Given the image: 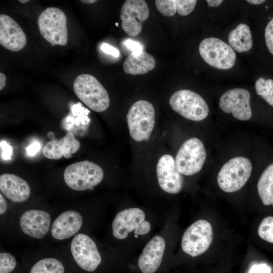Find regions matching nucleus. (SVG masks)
Here are the masks:
<instances>
[{
    "label": "nucleus",
    "instance_id": "1",
    "mask_svg": "<svg viewBox=\"0 0 273 273\" xmlns=\"http://www.w3.org/2000/svg\"><path fill=\"white\" fill-rule=\"evenodd\" d=\"M131 138L140 142L149 139L155 122V110L149 102L141 100L135 102L126 115Z\"/></svg>",
    "mask_w": 273,
    "mask_h": 273
},
{
    "label": "nucleus",
    "instance_id": "2",
    "mask_svg": "<svg viewBox=\"0 0 273 273\" xmlns=\"http://www.w3.org/2000/svg\"><path fill=\"white\" fill-rule=\"evenodd\" d=\"M73 89L77 97L92 110L101 112L109 106V94L94 76L82 74L77 76L73 83Z\"/></svg>",
    "mask_w": 273,
    "mask_h": 273
},
{
    "label": "nucleus",
    "instance_id": "3",
    "mask_svg": "<svg viewBox=\"0 0 273 273\" xmlns=\"http://www.w3.org/2000/svg\"><path fill=\"white\" fill-rule=\"evenodd\" d=\"M252 165L250 160L245 157L232 158L219 170L217 177L220 189L226 193L240 190L250 177Z\"/></svg>",
    "mask_w": 273,
    "mask_h": 273
},
{
    "label": "nucleus",
    "instance_id": "4",
    "mask_svg": "<svg viewBox=\"0 0 273 273\" xmlns=\"http://www.w3.org/2000/svg\"><path fill=\"white\" fill-rule=\"evenodd\" d=\"M37 24L41 35L52 46L67 44V18L62 10L56 7L47 8L39 15Z\"/></svg>",
    "mask_w": 273,
    "mask_h": 273
},
{
    "label": "nucleus",
    "instance_id": "5",
    "mask_svg": "<svg viewBox=\"0 0 273 273\" xmlns=\"http://www.w3.org/2000/svg\"><path fill=\"white\" fill-rule=\"evenodd\" d=\"M63 175L65 183L70 188L84 191L100 183L104 177V172L98 164L85 160L68 166Z\"/></svg>",
    "mask_w": 273,
    "mask_h": 273
},
{
    "label": "nucleus",
    "instance_id": "6",
    "mask_svg": "<svg viewBox=\"0 0 273 273\" xmlns=\"http://www.w3.org/2000/svg\"><path fill=\"white\" fill-rule=\"evenodd\" d=\"M169 106L183 117L195 121L205 119L209 112L208 106L198 94L189 89L174 92L169 100Z\"/></svg>",
    "mask_w": 273,
    "mask_h": 273
},
{
    "label": "nucleus",
    "instance_id": "7",
    "mask_svg": "<svg viewBox=\"0 0 273 273\" xmlns=\"http://www.w3.org/2000/svg\"><path fill=\"white\" fill-rule=\"evenodd\" d=\"M144 211L139 208H130L118 212L112 224V234L115 238L124 239L134 232L135 237L144 235L151 230V224L145 219Z\"/></svg>",
    "mask_w": 273,
    "mask_h": 273
},
{
    "label": "nucleus",
    "instance_id": "8",
    "mask_svg": "<svg viewBox=\"0 0 273 273\" xmlns=\"http://www.w3.org/2000/svg\"><path fill=\"white\" fill-rule=\"evenodd\" d=\"M206 158V151L202 142L197 138H192L179 148L175 162L181 174L192 175L201 170Z\"/></svg>",
    "mask_w": 273,
    "mask_h": 273
},
{
    "label": "nucleus",
    "instance_id": "9",
    "mask_svg": "<svg viewBox=\"0 0 273 273\" xmlns=\"http://www.w3.org/2000/svg\"><path fill=\"white\" fill-rule=\"evenodd\" d=\"M199 51L206 63L217 69H229L236 62V55L233 48L217 38L203 39L199 44Z\"/></svg>",
    "mask_w": 273,
    "mask_h": 273
},
{
    "label": "nucleus",
    "instance_id": "10",
    "mask_svg": "<svg viewBox=\"0 0 273 273\" xmlns=\"http://www.w3.org/2000/svg\"><path fill=\"white\" fill-rule=\"evenodd\" d=\"M213 239L211 224L204 219L198 220L190 225L184 233L181 248L192 257L204 253L210 246Z\"/></svg>",
    "mask_w": 273,
    "mask_h": 273
},
{
    "label": "nucleus",
    "instance_id": "11",
    "mask_svg": "<svg viewBox=\"0 0 273 273\" xmlns=\"http://www.w3.org/2000/svg\"><path fill=\"white\" fill-rule=\"evenodd\" d=\"M71 251L76 264L87 271L95 270L102 261L95 242L85 234L75 236L70 245Z\"/></svg>",
    "mask_w": 273,
    "mask_h": 273
},
{
    "label": "nucleus",
    "instance_id": "12",
    "mask_svg": "<svg viewBox=\"0 0 273 273\" xmlns=\"http://www.w3.org/2000/svg\"><path fill=\"white\" fill-rule=\"evenodd\" d=\"M149 16L148 6L144 0H126L121 11V27L128 35L135 36L142 29V24Z\"/></svg>",
    "mask_w": 273,
    "mask_h": 273
},
{
    "label": "nucleus",
    "instance_id": "13",
    "mask_svg": "<svg viewBox=\"0 0 273 273\" xmlns=\"http://www.w3.org/2000/svg\"><path fill=\"white\" fill-rule=\"evenodd\" d=\"M249 92L242 88H235L225 92L219 101L220 109L226 113H232L239 120H248L252 116Z\"/></svg>",
    "mask_w": 273,
    "mask_h": 273
},
{
    "label": "nucleus",
    "instance_id": "14",
    "mask_svg": "<svg viewBox=\"0 0 273 273\" xmlns=\"http://www.w3.org/2000/svg\"><path fill=\"white\" fill-rule=\"evenodd\" d=\"M156 173L159 185L165 192L174 194L181 190L184 178L171 155L165 154L159 158L156 166Z\"/></svg>",
    "mask_w": 273,
    "mask_h": 273
},
{
    "label": "nucleus",
    "instance_id": "15",
    "mask_svg": "<svg viewBox=\"0 0 273 273\" xmlns=\"http://www.w3.org/2000/svg\"><path fill=\"white\" fill-rule=\"evenodd\" d=\"M26 36L20 25L6 14L0 15V44L7 49L17 52L26 44Z\"/></svg>",
    "mask_w": 273,
    "mask_h": 273
},
{
    "label": "nucleus",
    "instance_id": "16",
    "mask_svg": "<svg viewBox=\"0 0 273 273\" xmlns=\"http://www.w3.org/2000/svg\"><path fill=\"white\" fill-rule=\"evenodd\" d=\"M165 248V240L155 236L146 244L138 259V266L143 273H154L160 266Z\"/></svg>",
    "mask_w": 273,
    "mask_h": 273
},
{
    "label": "nucleus",
    "instance_id": "17",
    "mask_svg": "<svg viewBox=\"0 0 273 273\" xmlns=\"http://www.w3.org/2000/svg\"><path fill=\"white\" fill-rule=\"evenodd\" d=\"M50 224L49 213L40 210H28L22 214L20 219L23 232L36 239L44 237L50 229Z\"/></svg>",
    "mask_w": 273,
    "mask_h": 273
},
{
    "label": "nucleus",
    "instance_id": "18",
    "mask_svg": "<svg viewBox=\"0 0 273 273\" xmlns=\"http://www.w3.org/2000/svg\"><path fill=\"white\" fill-rule=\"evenodd\" d=\"M82 224L81 215L75 210H70L59 215L52 224L51 233L57 240H62L76 234Z\"/></svg>",
    "mask_w": 273,
    "mask_h": 273
},
{
    "label": "nucleus",
    "instance_id": "19",
    "mask_svg": "<svg viewBox=\"0 0 273 273\" xmlns=\"http://www.w3.org/2000/svg\"><path fill=\"white\" fill-rule=\"evenodd\" d=\"M80 146V142L73 133L69 131L60 139H54L47 142L42 149V154L50 159L58 160L62 157L68 159L78 150Z\"/></svg>",
    "mask_w": 273,
    "mask_h": 273
},
{
    "label": "nucleus",
    "instance_id": "20",
    "mask_svg": "<svg viewBox=\"0 0 273 273\" xmlns=\"http://www.w3.org/2000/svg\"><path fill=\"white\" fill-rule=\"evenodd\" d=\"M0 190L6 197L16 203L25 202L30 195L28 183L20 176L11 173L1 175Z\"/></svg>",
    "mask_w": 273,
    "mask_h": 273
},
{
    "label": "nucleus",
    "instance_id": "21",
    "mask_svg": "<svg viewBox=\"0 0 273 273\" xmlns=\"http://www.w3.org/2000/svg\"><path fill=\"white\" fill-rule=\"evenodd\" d=\"M155 65L156 61L154 57L143 51L139 53H131L124 60L123 69L126 73L139 75L151 71Z\"/></svg>",
    "mask_w": 273,
    "mask_h": 273
},
{
    "label": "nucleus",
    "instance_id": "22",
    "mask_svg": "<svg viewBox=\"0 0 273 273\" xmlns=\"http://www.w3.org/2000/svg\"><path fill=\"white\" fill-rule=\"evenodd\" d=\"M228 41L233 49L238 53L249 51L253 44L249 27L244 23L239 24L230 32Z\"/></svg>",
    "mask_w": 273,
    "mask_h": 273
},
{
    "label": "nucleus",
    "instance_id": "23",
    "mask_svg": "<svg viewBox=\"0 0 273 273\" xmlns=\"http://www.w3.org/2000/svg\"><path fill=\"white\" fill-rule=\"evenodd\" d=\"M257 191L264 205L273 204V163L268 165L261 174L257 183Z\"/></svg>",
    "mask_w": 273,
    "mask_h": 273
},
{
    "label": "nucleus",
    "instance_id": "24",
    "mask_svg": "<svg viewBox=\"0 0 273 273\" xmlns=\"http://www.w3.org/2000/svg\"><path fill=\"white\" fill-rule=\"evenodd\" d=\"M64 267L59 260L54 258H45L36 262L29 273H64Z\"/></svg>",
    "mask_w": 273,
    "mask_h": 273
},
{
    "label": "nucleus",
    "instance_id": "25",
    "mask_svg": "<svg viewBox=\"0 0 273 273\" xmlns=\"http://www.w3.org/2000/svg\"><path fill=\"white\" fill-rule=\"evenodd\" d=\"M255 88L257 94L273 107V79L260 77L255 82Z\"/></svg>",
    "mask_w": 273,
    "mask_h": 273
},
{
    "label": "nucleus",
    "instance_id": "26",
    "mask_svg": "<svg viewBox=\"0 0 273 273\" xmlns=\"http://www.w3.org/2000/svg\"><path fill=\"white\" fill-rule=\"evenodd\" d=\"M258 234L263 240L273 243V217H265L258 228Z\"/></svg>",
    "mask_w": 273,
    "mask_h": 273
},
{
    "label": "nucleus",
    "instance_id": "27",
    "mask_svg": "<svg viewBox=\"0 0 273 273\" xmlns=\"http://www.w3.org/2000/svg\"><path fill=\"white\" fill-rule=\"evenodd\" d=\"M155 3L158 11L165 16H172L177 11L175 0H156Z\"/></svg>",
    "mask_w": 273,
    "mask_h": 273
},
{
    "label": "nucleus",
    "instance_id": "28",
    "mask_svg": "<svg viewBox=\"0 0 273 273\" xmlns=\"http://www.w3.org/2000/svg\"><path fill=\"white\" fill-rule=\"evenodd\" d=\"M16 265L15 257L9 253H0V273H10Z\"/></svg>",
    "mask_w": 273,
    "mask_h": 273
},
{
    "label": "nucleus",
    "instance_id": "29",
    "mask_svg": "<svg viewBox=\"0 0 273 273\" xmlns=\"http://www.w3.org/2000/svg\"><path fill=\"white\" fill-rule=\"evenodd\" d=\"M177 12L181 16L189 15L194 9L196 0H175Z\"/></svg>",
    "mask_w": 273,
    "mask_h": 273
},
{
    "label": "nucleus",
    "instance_id": "30",
    "mask_svg": "<svg viewBox=\"0 0 273 273\" xmlns=\"http://www.w3.org/2000/svg\"><path fill=\"white\" fill-rule=\"evenodd\" d=\"M264 37L266 47L273 55V18L266 26Z\"/></svg>",
    "mask_w": 273,
    "mask_h": 273
},
{
    "label": "nucleus",
    "instance_id": "31",
    "mask_svg": "<svg viewBox=\"0 0 273 273\" xmlns=\"http://www.w3.org/2000/svg\"><path fill=\"white\" fill-rule=\"evenodd\" d=\"M1 156L4 160H10L13 154V147L5 141H1Z\"/></svg>",
    "mask_w": 273,
    "mask_h": 273
},
{
    "label": "nucleus",
    "instance_id": "32",
    "mask_svg": "<svg viewBox=\"0 0 273 273\" xmlns=\"http://www.w3.org/2000/svg\"><path fill=\"white\" fill-rule=\"evenodd\" d=\"M123 44L127 49L131 51V53H139L143 51V46L139 41L127 39L123 41Z\"/></svg>",
    "mask_w": 273,
    "mask_h": 273
},
{
    "label": "nucleus",
    "instance_id": "33",
    "mask_svg": "<svg viewBox=\"0 0 273 273\" xmlns=\"http://www.w3.org/2000/svg\"><path fill=\"white\" fill-rule=\"evenodd\" d=\"M271 267L266 263L255 264L253 265L248 273H271Z\"/></svg>",
    "mask_w": 273,
    "mask_h": 273
},
{
    "label": "nucleus",
    "instance_id": "34",
    "mask_svg": "<svg viewBox=\"0 0 273 273\" xmlns=\"http://www.w3.org/2000/svg\"><path fill=\"white\" fill-rule=\"evenodd\" d=\"M102 51L107 54L112 55L115 57L120 56L118 50L107 43H103L101 46Z\"/></svg>",
    "mask_w": 273,
    "mask_h": 273
},
{
    "label": "nucleus",
    "instance_id": "35",
    "mask_svg": "<svg viewBox=\"0 0 273 273\" xmlns=\"http://www.w3.org/2000/svg\"><path fill=\"white\" fill-rule=\"evenodd\" d=\"M40 147V144L38 142L35 141L26 148V151L28 155L33 156L39 151Z\"/></svg>",
    "mask_w": 273,
    "mask_h": 273
},
{
    "label": "nucleus",
    "instance_id": "36",
    "mask_svg": "<svg viewBox=\"0 0 273 273\" xmlns=\"http://www.w3.org/2000/svg\"><path fill=\"white\" fill-rule=\"evenodd\" d=\"M0 214L2 215L6 211L7 209V204L6 201L2 194H0Z\"/></svg>",
    "mask_w": 273,
    "mask_h": 273
},
{
    "label": "nucleus",
    "instance_id": "37",
    "mask_svg": "<svg viewBox=\"0 0 273 273\" xmlns=\"http://www.w3.org/2000/svg\"><path fill=\"white\" fill-rule=\"evenodd\" d=\"M208 6L210 7H216L219 6L223 2L222 0H206Z\"/></svg>",
    "mask_w": 273,
    "mask_h": 273
},
{
    "label": "nucleus",
    "instance_id": "38",
    "mask_svg": "<svg viewBox=\"0 0 273 273\" xmlns=\"http://www.w3.org/2000/svg\"><path fill=\"white\" fill-rule=\"evenodd\" d=\"M6 77L4 74L0 73V90H2L5 86Z\"/></svg>",
    "mask_w": 273,
    "mask_h": 273
},
{
    "label": "nucleus",
    "instance_id": "39",
    "mask_svg": "<svg viewBox=\"0 0 273 273\" xmlns=\"http://www.w3.org/2000/svg\"><path fill=\"white\" fill-rule=\"evenodd\" d=\"M247 2L253 5H260L265 2L264 0H247Z\"/></svg>",
    "mask_w": 273,
    "mask_h": 273
},
{
    "label": "nucleus",
    "instance_id": "40",
    "mask_svg": "<svg viewBox=\"0 0 273 273\" xmlns=\"http://www.w3.org/2000/svg\"><path fill=\"white\" fill-rule=\"evenodd\" d=\"M97 1L96 0H81L80 1V2H81L82 3H84V4H87L94 3L96 2Z\"/></svg>",
    "mask_w": 273,
    "mask_h": 273
},
{
    "label": "nucleus",
    "instance_id": "41",
    "mask_svg": "<svg viewBox=\"0 0 273 273\" xmlns=\"http://www.w3.org/2000/svg\"><path fill=\"white\" fill-rule=\"evenodd\" d=\"M18 2L22 3V4H25V3H27V2H28L29 1L28 0H19Z\"/></svg>",
    "mask_w": 273,
    "mask_h": 273
},
{
    "label": "nucleus",
    "instance_id": "42",
    "mask_svg": "<svg viewBox=\"0 0 273 273\" xmlns=\"http://www.w3.org/2000/svg\"><path fill=\"white\" fill-rule=\"evenodd\" d=\"M54 132H49L48 133V137H49L50 139H51V136H53L54 138L55 136V135H52V134H54Z\"/></svg>",
    "mask_w": 273,
    "mask_h": 273
},
{
    "label": "nucleus",
    "instance_id": "43",
    "mask_svg": "<svg viewBox=\"0 0 273 273\" xmlns=\"http://www.w3.org/2000/svg\"><path fill=\"white\" fill-rule=\"evenodd\" d=\"M272 205H273V204H272Z\"/></svg>",
    "mask_w": 273,
    "mask_h": 273
}]
</instances>
